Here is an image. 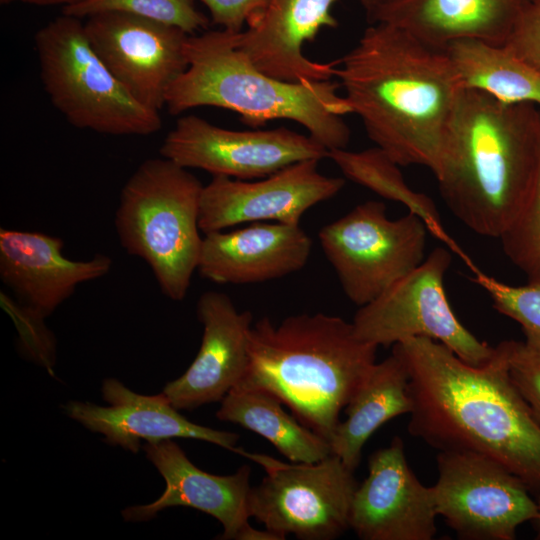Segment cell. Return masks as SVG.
I'll list each match as a JSON object with an SVG mask.
<instances>
[{"instance_id": "obj_25", "label": "cell", "mask_w": 540, "mask_h": 540, "mask_svg": "<svg viewBox=\"0 0 540 540\" xmlns=\"http://www.w3.org/2000/svg\"><path fill=\"white\" fill-rule=\"evenodd\" d=\"M463 89L485 93L504 103L540 108V72L506 45L461 39L445 49Z\"/></svg>"}, {"instance_id": "obj_2", "label": "cell", "mask_w": 540, "mask_h": 540, "mask_svg": "<svg viewBox=\"0 0 540 540\" xmlns=\"http://www.w3.org/2000/svg\"><path fill=\"white\" fill-rule=\"evenodd\" d=\"M334 75L376 147L400 167L437 175L463 91L444 49L373 23L337 61Z\"/></svg>"}, {"instance_id": "obj_12", "label": "cell", "mask_w": 540, "mask_h": 540, "mask_svg": "<svg viewBox=\"0 0 540 540\" xmlns=\"http://www.w3.org/2000/svg\"><path fill=\"white\" fill-rule=\"evenodd\" d=\"M159 153L186 169L240 180L260 179L300 161L328 158V150L310 135L285 127L231 130L196 115L177 119Z\"/></svg>"}, {"instance_id": "obj_3", "label": "cell", "mask_w": 540, "mask_h": 540, "mask_svg": "<svg viewBox=\"0 0 540 540\" xmlns=\"http://www.w3.org/2000/svg\"><path fill=\"white\" fill-rule=\"evenodd\" d=\"M540 163V110L463 89L435 176L443 201L472 232L503 234L524 206Z\"/></svg>"}, {"instance_id": "obj_18", "label": "cell", "mask_w": 540, "mask_h": 540, "mask_svg": "<svg viewBox=\"0 0 540 540\" xmlns=\"http://www.w3.org/2000/svg\"><path fill=\"white\" fill-rule=\"evenodd\" d=\"M106 406L91 402L69 401L65 414L86 429L100 433L104 440L124 450L137 453L141 441L157 442L173 438L206 441L240 453L239 435L194 423L179 413L161 392L138 394L115 378H106L101 386Z\"/></svg>"}, {"instance_id": "obj_20", "label": "cell", "mask_w": 540, "mask_h": 540, "mask_svg": "<svg viewBox=\"0 0 540 540\" xmlns=\"http://www.w3.org/2000/svg\"><path fill=\"white\" fill-rule=\"evenodd\" d=\"M312 240L300 225L254 222L231 231L205 234L197 270L218 284H251L301 270Z\"/></svg>"}, {"instance_id": "obj_4", "label": "cell", "mask_w": 540, "mask_h": 540, "mask_svg": "<svg viewBox=\"0 0 540 540\" xmlns=\"http://www.w3.org/2000/svg\"><path fill=\"white\" fill-rule=\"evenodd\" d=\"M377 348L339 316L303 313L279 324L263 317L251 326L249 365L239 385L273 394L330 441L341 411L376 363Z\"/></svg>"}, {"instance_id": "obj_28", "label": "cell", "mask_w": 540, "mask_h": 540, "mask_svg": "<svg viewBox=\"0 0 540 540\" xmlns=\"http://www.w3.org/2000/svg\"><path fill=\"white\" fill-rule=\"evenodd\" d=\"M499 240L505 255L528 282L540 284V163L524 206Z\"/></svg>"}, {"instance_id": "obj_33", "label": "cell", "mask_w": 540, "mask_h": 540, "mask_svg": "<svg viewBox=\"0 0 540 540\" xmlns=\"http://www.w3.org/2000/svg\"><path fill=\"white\" fill-rule=\"evenodd\" d=\"M209 11L210 20L220 29L240 33L262 17L267 0H199Z\"/></svg>"}, {"instance_id": "obj_10", "label": "cell", "mask_w": 540, "mask_h": 540, "mask_svg": "<svg viewBox=\"0 0 540 540\" xmlns=\"http://www.w3.org/2000/svg\"><path fill=\"white\" fill-rule=\"evenodd\" d=\"M451 261L446 248L436 247L416 268L359 307L352 321L356 336L378 347L425 337L472 365L488 361L494 347L473 335L448 301L444 278Z\"/></svg>"}, {"instance_id": "obj_16", "label": "cell", "mask_w": 540, "mask_h": 540, "mask_svg": "<svg viewBox=\"0 0 540 540\" xmlns=\"http://www.w3.org/2000/svg\"><path fill=\"white\" fill-rule=\"evenodd\" d=\"M436 516L432 486L417 478L395 436L369 457L368 475L352 498L349 529L362 540H431Z\"/></svg>"}, {"instance_id": "obj_11", "label": "cell", "mask_w": 540, "mask_h": 540, "mask_svg": "<svg viewBox=\"0 0 540 540\" xmlns=\"http://www.w3.org/2000/svg\"><path fill=\"white\" fill-rule=\"evenodd\" d=\"M436 460V512L459 538L513 540L537 517L526 483L498 461L464 451H439Z\"/></svg>"}, {"instance_id": "obj_9", "label": "cell", "mask_w": 540, "mask_h": 540, "mask_svg": "<svg viewBox=\"0 0 540 540\" xmlns=\"http://www.w3.org/2000/svg\"><path fill=\"white\" fill-rule=\"evenodd\" d=\"M240 455L266 471L251 487L249 512L281 540H332L349 529L352 498L358 485L354 471L331 454L315 463H285L273 457Z\"/></svg>"}, {"instance_id": "obj_36", "label": "cell", "mask_w": 540, "mask_h": 540, "mask_svg": "<svg viewBox=\"0 0 540 540\" xmlns=\"http://www.w3.org/2000/svg\"><path fill=\"white\" fill-rule=\"evenodd\" d=\"M537 505H538V515L537 517L532 521L534 529L536 531V538L540 539V494L537 495Z\"/></svg>"}, {"instance_id": "obj_35", "label": "cell", "mask_w": 540, "mask_h": 540, "mask_svg": "<svg viewBox=\"0 0 540 540\" xmlns=\"http://www.w3.org/2000/svg\"><path fill=\"white\" fill-rule=\"evenodd\" d=\"M361 6L364 8L366 15H370L377 9L388 5L397 0H358Z\"/></svg>"}, {"instance_id": "obj_34", "label": "cell", "mask_w": 540, "mask_h": 540, "mask_svg": "<svg viewBox=\"0 0 540 540\" xmlns=\"http://www.w3.org/2000/svg\"><path fill=\"white\" fill-rule=\"evenodd\" d=\"M84 0H0L1 4L23 3L35 6H61L62 8L78 4Z\"/></svg>"}, {"instance_id": "obj_1", "label": "cell", "mask_w": 540, "mask_h": 540, "mask_svg": "<svg viewBox=\"0 0 540 540\" xmlns=\"http://www.w3.org/2000/svg\"><path fill=\"white\" fill-rule=\"evenodd\" d=\"M409 374V433L439 451L490 457L540 494V423L509 373L507 340L472 365L425 337L392 346Z\"/></svg>"}, {"instance_id": "obj_23", "label": "cell", "mask_w": 540, "mask_h": 540, "mask_svg": "<svg viewBox=\"0 0 540 540\" xmlns=\"http://www.w3.org/2000/svg\"><path fill=\"white\" fill-rule=\"evenodd\" d=\"M411 410L408 370L392 349L391 355L373 365L345 407L346 418L338 423L329 441L332 454L355 471L370 436L390 419Z\"/></svg>"}, {"instance_id": "obj_14", "label": "cell", "mask_w": 540, "mask_h": 540, "mask_svg": "<svg viewBox=\"0 0 540 540\" xmlns=\"http://www.w3.org/2000/svg\"><path fill=\"white\" fill-rule=\"evenodd\" d=\"M318 160H304L258 181L213 176L203 186L199 227L204 233L249 222L300 225L304 213L337 195L345 180L318 170Z\"/></svg>"}, {"instance_id": "obj_5", "label": "cell", "mask_w": 540, "mask_h": 540, "mask_svg": "<svg viewBox=\"0 0 540 540\" xmlns=\"http://www.w3.org/2000/svg\"><path fill=\"white\" fill-rule=\"evenodd\" d=\"M186 57V70L165 97L171 115L217 107L236 112L255 128L286 119L302 125L328 151L347 148L351 131L343 117L352 111L338 93L339 82L270 76L238 47L237 33L223 29L190 34Z\"/></svg>"}, {"instance_id": "obj_32", "label": "cell", "mask_w": 540, "mask_h": 540, "mask_svg": "<svg viewBox=\"0 0 540 540\" xmlns=\"http://www.w3.org/2000/svg\"><path fill=\"white\" fill-rule=\"evenodd\" d=\"M504 45L540 72V0L525 7Z\"/></svg>"}, {"instance_id": "obj_6", "label": "cell", "mask_w": 540, "mask_h": 540, "mask_svg": "<svg viewBox=\"0 0 540 540\" xmlns=\"http://www.w3.org/2000/svg\"><path fill=\"white\" fill-rule=\"evenodd\" d=\"M188 169L164 158L142 162L124 184L114 225L120 244L151 269L164 296L182 301L197 270L203 189Z\"/></svg>"}, {"instance_id": "obj_27", "label": "cell", "mask_w": 540, "mask_h": 540, "mask_svg": "<svg viewBox=\"0 0 540 540\" xmlns=\"http://www.w3.org/2000/svg\"><path fill=\"white\" fill-rule=\"evenodd\" d=\"M196 0H84L62 8V13L80 19L104 12H124L178 27L188 34L206 30L209 19Z\"/></svg>"}, {"instance_id": "obj_30", "label": "cell", "mask_w": 540, "mask_h": 540, "mask_svg": "<svg viewBox=\"0 0 540 540\" xmlns=\"http://www.w3.org/2000/svg\"><path fill=\"white\" fill-rule=\"evenodd\" d=\"M510 377L540 423V347L507 340Z\"/></svg>"}, {"instance_id": "obj_7", "label": "cell", "mask_w": 540, "mask_h": 540, "mask_svg": "<svg viewBox=\"0 0 540 540\" xmlns=\"http://www.w3.org/2000/svg\"><path fill=\"white\" fill-rule=\"evenodd\" d=\"M34 45L45 92L72 126L115 136L160 130L159 112L114 77L90 45L83 19L62 13L36 32Z\"/></svg>"}, {"instance_id": "obj_8", "label": "cell", "mask_w": 540, "mask_h": 540, "mask_svg": "<svg viewBox=\"0 0 540 540\" xmlns=\"http://www.w3.org/2000/svg\"><path fill=\"white\" fill-rule=\"evenodd\" d=\"M428 228L416 214L389 219L383 202L358 204L319 231V241L347 298L373 301L425 259Z\"/></svg>"}, {"instance_id": "obj_22", "label": "cell", "mask_w": 540, "mask_h": 540, "mask_svg": "<svg viewBox=\"0 0 540 540\" xmlns=\"http://www.w3.org/2000/svg\"><path fill=\"white\" fill-rule=\"evenodd\" d=\"M531 0H397L370 15V24L397 26L439 49L461 39L504 44Z\"/></svg>"}, {"instance_id": "obj_19", "label": "cell", "mask_w": 540, "mask_h": 540, "mask_svg": "<svg viewBox=\"0 0 540 540\" xmlns=\"http://www.w3.org/2000/svg\"><path fill=\"white\" fill-rule=\"evenodd\" d=\"M63 248L57 236L0 229V278L19 303L43 318L72 296L79 284L102 278L112 267L107 255L71 260Z\"/></svg>"}, {"instance_id": "obj_26", "label": "cell", "mask_w": 540, "mask_h": 540, "mask_svg": "<svg viewBox=\"0 0 540 540\" xmlns=\"http://www.w3.org/2000/svg\"><path fill=\"white\" fill-rule=\"evenodd\" d=\"M328 158L349 180L385 199L401 203L408 212L419 216L429 232L470 263L447 234L434 201L424 193L410 188L404 180L400 166L380 148L375 146L362 151L334 149L328 151Z\"/></svg>"}, {"instance_id": "obj_17", "label": "cell", "mask_w": 540, "mask_h": 540, "mask_svg": "<svg viewBox=\"0 0 540 540\" xmlns=\"http://www.w3.org/2000/svg\"><path fill=\"white\" fill-rule=\"evenodd\" d=\"M196 313L203 326L200 349L187 370L162 390L178 410L220 402L243 381L249 365V311L237 310L228 295L212 290L199 297Z\"/></svg>"}, {"instance_id": "obj_21", "label": "cell", "mask_w": 540, "mask_h": 540, "mask_svg": "<svg viewBox=\"0 0 540 540\" xmlns=\"http://www.w3.org/2000/svg\"><path fill=\"white\" fill-rule=\"evenodd\" d=\"M336 0H267L260 20L237 33L238 47L263 72L299 82L329 80L337 61L323 63L304 55V45L324 27L336 28Z\"/></svg>"}, {"instance_id": "obj_31", "label": "cell", "mask_w": 540, "mask_h": 540, "mask_svg": "<svg viewBox=\"0 0 540 540\" xmlns=\"http://www.w3.org/2000/svg\"><path fill=\"white\" fill-rule=\"evenodd\" d=\"M1 305L14 317L17 323L22 341L30 355L38 362L50 366L54 360V340H47L35 336V333L48 332L43 317L31 311L17 300L12 299L7 293L1 291Z\"/></svg>"}, {"instance_id": "obj_24", "label": "cell", "mask_w": 540, "mask_h": 540, "mask_svg": "<svg viewBox=\"0 0 540 540\" xmlns=\"http://www.w3.org/2000/svg\"><path fill=\"white\" fill-rule=\"evenodd\" d=\"M282 405L265 390L239 385L220 401L216 417L262 436L291 462L315 463L331 455L329 441Z\"/></svg>"}, {"instance_id": "obj_13", "label": "cell", "mask_w": 540, "mask_h": 540, "mask_svg": "<svg viewBox=\"0 0 540 540\" xmlns=\"http://www.w3.org/2000/svg\"><path fill=\"white\" fill-rule=\"evenodd\" d=\"M90 45L127 92L159 112L171 85L186 70L190 34L152 19L104 12L84 21Z\"/></svg>"}, {"instance_id": "obj_15", "label": "cell", "mask_w": 540, "mask_h": 540, "mask_svg": "<svg viewBox=\"0 0 540 540\" xmlns=\"http://www.w3.org/2000/svg\"><path fill=\"white\" fill-rule=\"evenodd\" d=\"M147 459L165 481L163 493L149 504L129 506L122 511L125 521L144 522L169 507L194 508L218 520L221 540H280L267 529H254L249 518L251 492L248 465L230 475H215L195 466L172 439L145 442Z\"/></svg>"}, {"instance_id": "obj_29", "label": "cell", "mask_w": 540, "mask_h": 540, "mask_svg": "<svg viewBox=\"0 0 540 540\" xmlns=\"http://www.w3.org/2000/svg\"><path fill=\"white\" fill-rule=\"evenodd\" d=\"M473 281L488 294L493 308L521 325L525 342L540 347V284L509 285L475 267Z\"/></svg>"}]
</instances>
